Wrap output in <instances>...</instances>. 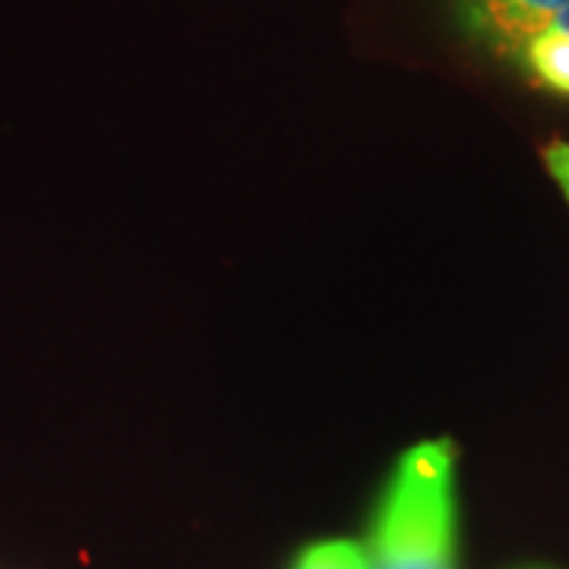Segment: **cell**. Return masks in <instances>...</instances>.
<instances>
[{
  "label": "cell",
  "instance_id": "1",
  "mask_svg": "<svg viewBox=\"0 0 569 569\" xmlns=\"http://www.w3.org/2000/svg\"><path fill=\"white\" fill-rule=\"evenodd\" d=\"M370 569H452L456 462L447 440L411 447L380 497L370 531Z\"/></svg>",
  "mask_w": 569,
  "mask_h": 569
},
{
  "label": "cell",
  "instance_id": "2",
  "mask_svg": "<svg viewBox=\"0 0 569 569\" xmlns=\"http://www.w3.org/2000/svg\"><path fill=\"white\" fill-rule=\"evenodd\" d=\"M452 7L478 44L519 61L522 48L557 22L569 0H452Z\"/></svg>",
  "mask_w": 569,
  "mask_h": 569
},
{
  "label": "cell",
  "instance_id": "3",
  "mask_svg": "<svg viewBox=\"0 0 569 569\" xmlns=\"http://www.w3.org/2000/svg\"><path fill=\"white\" fill-rule=\"evenodd\" d=\"M519 63L529 70V77L538 86H545L557 96L569 99V32L560 26H550L538 32L535 39L522 48Z\"/></svg>",
  "mask_w": 569,
  "mask_h": 569
},
{
  "label": "cell",
  "instance_id": "4",
  "mask_svg": "<svg viewBox=\"0 0 569 569\" xmlns=\"http://www.w3.org/2000/svg\"><path fill=\"white\" fill-rule=\"evenodd\" d=\"M291 569H370V557L361 545L346 541V538H332V541H317L307 545Z\"/></svg>",
  "mask_w": 569,
  "mask_h": 569
},
{
  "label": "cell",
  "instance_id": "5",
  "mask_svg": "<svg viewBox=\"0 0 569 569\" xmlns=\"http://www.w3.org/2000/svg\"><path fill=\"white\" fill-rule=\"evenodd\" d=\"M545 162H548L550 178L557 181V187L569 200V142H550L545 149Z\"/></svg>",
  "mask_w": 569,
  "mask_h": 569
},
{
  "label": "cell",
  "instance_id": "6",
  "mask_svg": "<svg viewBox=\"0 0 569 569\" xmlns=\"http://www.w3.org/2000/svg\"><path fill=\"white\" fill-rule=\"evenodd\" d=\"M553 26H560V29H567L569 32V7L563 10V13H560V17H557V22H553Z\"/></svg>",
  "mask_w": 569,
  "mask_h": 569
}]
</instances>
